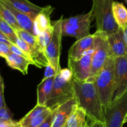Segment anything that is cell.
<instances>
[{
    "label": "cell",
    "instance_id": "obj_1",
    "mask_svg": "<svg viewBox=\"0 0 127 127\" xmlns=\"http://www.w3.org/2000/svg\"><path fill=\"white\" fill-rule=\"evenodd\" d=\"M73 83L78 105L85 111L91 120L104 123V108L93 78L81 80L73 78Z\"/></svg>",
    "mask_w": 127,
    "mask_h": 127
},
{
    "label": "cell",
    "instance_id": "obj_2",
    "mask_svg": "<svg viewBox=\"0 0 127 127\" xmlns=\"http://www.w3.org/2000/svg\"><path fill=\"white\" fill-rule=\"evenodd\" d=\"M73 98L74 90L72 72L69 68H62L55 75L52 90L45 106L53 111Z\"/></svg>",
    "mask_w": 127,
    "mask_h": 127
},
{
    "label": "cell",
    "instance_id": "obj_3",
    "mask_svg": "<svg viewBox=\"0 0 127 127\" xmlns=\"http://www.w3.org/2000/svg\"><path fill=\"white\" fill-rule=\"evenodd\" d=\"M115 59L108 57L100 71L93 78L100 97L104 112L110 107L115 88Z\"/></svg>",
    "mask_w": 127,
    "mask_h": 127
},
{
    "label": "cell",
    "instance_id": "obj_4",
    "mask_svg": "<svg viewBox=\"0 0 127 127\" xmlns=\"http://www.w3.org/2000/svg\"><path fill=\"white\" fill-rule=\"evenodd\" d=\"M114 0H93L92 11L94 14L97 31L109 35L116 32L120 27L114 19L112 11Z\"/></svg>",
    "mask_w": 127,
    "mask_h": 127
},
{
    "label": "cell",
    "instance_id": "obj_5",
    "mask_svg": "<svg viewBox=\"0 0 127 127\" xmlns=\"http://www.w3.org/2000/svg\"><path fill=\"white\" fill-rule=\"evenodd\" d=\"M94 19L92 10L86 14L62 19V36H71L78 40L89 36L91 23Z\"/></svg>",
    "mask_w": 127,
    "mask_h": 127
},
{
    "label": "cell",
    "instance_id": "obj_6",
    "mask_svg": "<svg viewBox=\"0 0 127 127\" xmlns=\"http://www.w3.org/2000/svg\"><path fill=\"white\" fill-rule=\"evenodd\" d=\"M106 127H123L127 122V90L104 112Z\"/></svg>",
    "mask_w": 127,
    "mask_h": 127
},
{
    "label": "cell",
    "instance_id": "obj_7",
    "mask_svg": "<svg viewBox=\"0 0 127 127\" xmlns=\"http://www.w3.org/2000/svg\"><path fill=\"white\" fill-rule=\"evenodd\" d=\"M94 47L92 56V66L90 77H93L101 70L109 57L107 35L102 31L94 33Z\"/></svg>",
    "mask_w": 127,
    "mask_h": 127
},
{
    "label": "cell",
    "instance_id": "obj_8",
    "mask_svg": "<svg viewBox=\"0 0 127 127\" xmlns=\"http://www.w3.org/2000/svg\"><path fill=\"white\" fill-rule=\"evenodd\" d=\"M63 16L53 22V32L52 40L45 49V54L49 63L58 73L62 70L60 66V56L62 50V22Z\"/></svg>",
    "mask_w": 127,
    "mask_h": 127
},
{
    "label": "cell",
    "instance_id": "obj_9",
    "mask_svg": "<svg viewBox=\"0 0 127 127\" xmlns=\"http://www.w3.org/2000/svg\"><path fill=\"white\" fill-rule=\"evenodd\" d=\"M93 51L85 54L79 59L68 58V68L71 71L73 78L85 80L89 78L91 71Z\"/></svg>",
    "mask_w": 127,
    "mask_h": 127
},
{
    "label": "cell",
    "instance_id": "obj_10",
    "mask_svg": "<svg viewBox=\"0 0 127 127\" xmlns=\"http://www.w3.org/2000/svg\"><path fill=\"white\" fill-rule=\"evenodd\" d=\"M115 88L112 101L127 90V55L115 59Z\"/></svg>",
    "mask_w": 127,
    "mask_h": 127
},
{
    "label": "cell",
    "instance_id": "obj_11",
    "mask_svg": "<svg viewBox=\"0 0 127 127\" xmlns=\"http://www.w3.org/2000/svg\"><path fill=\"white\" fill-rule=\"evenodd\" d=\"M107 42L109 46V57L115 59L127 55V49L124 31L119 28L116 32L107 35Z\"/></svg>",
    "mask_w": 127,
    "mask_h": 127
},
{
    "label": "cell",
    "instance_id": "obj_12",
    "mask_svg": "<svg viewBox=\"0 0 127 127\" xmlns=\"http://www.w3.org/2000/svg\"><path fill=\"white\" fill-rule=\"evenodd\" d=\"M14 44L18 46L21 50L29 56L31 61L33 62L34 65L37 67L41 68L47 67L50 64L48 58L45 54V52L43 50L37 49L28 44L19 37L17 39Z\"/></svg>",
    "mask_w": 127,
    "mask_h": 127
},
{
    "label": "cell",
    "instance_id": "obj_13",
    "mask_svg": "<svg viewBox=\"0 0 127 127\" xmlns=\"http://www.w3.org/2000/svg\"><path fill=\"white\" fill-rule=\"evenodd\" d=\"M94 34L76 41L68 52V58L79 59L94 50Z\"/></svg>",
    "mask_w": 127,
    "mask_h": 127
},
{
    "label": "cell",
    "instance_id": "obj_14",
    "mask_svg": "<svg viewBox=\"0 0 127 127\" xmlns=\"http://www.w3.org/2000/svg\"><path fill=\"white\" fill-rule=\"evenodd\" d=\"M76 103L74 97L52 111L53 118L52 127H64Z\"/></svg>",
    "mask_w": 127,
    "mask_h": 127
},
{
    "label": "cell",
    "instance_id": "obj_15",
    "mask_svg": "<svg viewBox=\"0 0 127 127\" xmlns=\"http://www.w3.org/2000/svg\"><path fill=\"white\" fill-rule=\"evenodd\" d=\"M53 10L54 7L50 5H48L43 7V9L37 15L33 21V31L35 36H37L40 33L52 26L50 21V16Z\"/></svg>",
    "mask_w": 127,
    "mask_h": 127
},
{
    "label": "cell",
    "instance_id": "obj_16",
    "mask_svg": "<svg viewBox=\"0 0 127 127\" xmlns=\"http://www.w3.org/2000/svg\"><path fill=\"white\" fill-rule=\"evenodd\" d=\"M4 4L10 10L13 16L16 18L17 23L19 25L20 27L22 29L28 31L32 34L34 35V31H33V21L27 15L23 12H21L19 10L16 9L8 1L6 0H1ZM35 36V35H34Z\"/></svg>",
    "mask_w": 127,
    "mask_h": 127
},
{
    "label": "cell",
    "instance_id": "obj_17",
    "mask_svg": "<svg viewBox=\"0 0 127 127\" xmlns=\"http://www.w3.org/2000/svg\"><path fill=\"white\" fill-rule=\"evenodd\" d=\"M14 7L29 16L33 21L43 7L30 2L28 0H6Z\"/></svg>",
    "mask_w": 127,
    "mask_h": 127
},
{
    "label": "cell",
    "instance_id": "obj_18",
    "mask_svg": "<svg viewBox=\"0 0 127 127\" xmlns=\"http://www.w3.org/2000/svg\"><path fill=\"white\" fill-rule=\"evenodd\" d=\"M7 64L11 68L20 71L24 75H26L28 72L29 66L34 65L33 62L26 57L11 52L5 58Z\"/></svg>",
    "mask_w": 127,
    "mask_h": 127
},
{
    "label": "cell",
    "instance_id": "obj_19",
    "mask_svg": "<svg viewBox=\"0 0 127 127\" xmlns=\"http://www.w3.org/2000/svg\"><path fill=\"white\" fill-rule=\"evenodd\" d=\"M89 123L87 114L85 111L76 104L72 113L68 118L65 127H86Z\"/></svg>",
    "mask_w": 127,
    "mask_h": 127
},
{
    "label": "cell",
    "instance_id": "obj_20",
    "mask_svg": "<svg viewBox=\"0 0 127 127\" xmlns=\"http://www.w3.org/2000/svg\"><path fill=\"white\" fill-rule=\"evenodd\" d=\"M55 77L42 79V82L37 86V103L40 105L45 106L46 102L51 93L53 87Z\"/></svg>",
    "mask_w": 127,
    "mask_h": 127
},
{
    "label": "cell",
    "instance_id": "obj_21",
    "mask_svg": "<svg viewBox=\"0 0 127 127\" xmlns=\"http://www.w3.org/2000/svg\"><path fill=\"white\" fill-rule=\"evenodd\" d=\"M112 11L114 19L120 28L124 29L127 26V9L122 2L114 1Z\"/></svg>",
    "mask_w": 127,
    "mask_h": 127
},
{
    "label": "cell",
    "instance_id": "obj_22",
    "mask_svg": "<svg viewBox=\"0 0 127 127\" xmlns=\"http://www.w3.org/2000/svg\"><path fill=\"white\" fill-rule=\"evenodd\" d=\"M0 16L12 27L15 32L21 29L12 12L4 4L1 0H0Z\"/></svg>",
    "mask_w": 127,
    "mask_h": 127
},
{
    "label": "cell",
    "instance_id": "obj_23",
    "mask_svg": "<svg viewBox=\"0 0 127 127\" xmlns=\"http://www.w3.org/2000/svg\"><path fill=\"white\" fill-rule=\"evenodd\" d=\"M16 33L19 38L21 39V40L24 41V42H26L28 44L31 45V46H33V47H35L37 49H40L43 50L41 48L39 44H38L37 36H35L34 35L30 33L28 31H26L24 29H22L21 28L16 31Z\"/></svg>",
    "mask_w": 127,
    "mask_h": 127
},
{
    "label": "cell",
    "instance_id": "obj_24",
    "mask_svg": "<svg viewBox=\"0 0 127 127\" xmlns=\"http://www.w3.org/2000/svg\"><path fill=\"white\" fill-rule=\"evenodd\" d=\"M53 32V25L48 27L45 31L40 33L37 36V41L41 48L45 52V49L52 40Z\"/></svg>",
    "mask_w": 127,
    "mask_h": 127
},
{
    "label": "cell",
    "instance_id": "obj_25",
    "mask_svg": "<svg viewBox=\"0 0 127 127\" xmlns=\"http://www.w3.org/2000/svg\"><path fill=\"white\" fill-rule=\"evenodd\" d=\"M48 108V107H47L45 105H40L37 104L32 110L30 111L21 120L19 121V123L20 125L24 124V123H26V122L36 118L38 116L40 115L42 113H43Z\"/></svg>",
    "mask_w": 127,
    "mask_h": 127
},
{
    "label": "cell",
    "instance_id": "obj_26",
    "mask_svg": "<svg viewBox=\"0 0 127 127\" xmlns=\"http://www.w3.org/2000/svg\"><path fill=\"white\" fill-rule=\"evenodd\" d=\"M0 31L7 36L12 43L15 44L18 37L12 27L0 16Z\"/></svg>",
    "mask_w": 127,
    "mask_h": 127
},
{
    "label": "cell",
    "instance_id": "obj_27",
    "mask_svg": "<svg viewBox=\"0 0 127 127\" xmlns=\"http://www.w3.org/2000/svg\"><path fill=\"white\" fill-rule=\"evenodd\" d=\"M12 119V114L7 105L0 108V120H11Z\"/></svg>",
    "mask_w": 127,
    "mask_h": 127
},
{
    "label": "cell",
    "instance_id": "obj_28",
    "mask_svg": "<svg viewBox=\"0 0 127 127\" xmlns=\"http://www.w3.org/2000/svg\"><path fill=\"white\" fill-rule=\"evenodd\" d=\"M9 46H10V49H11V52H12V53H14V54H16L19 55V56H23V57H26V58L29 59L31 60V58L29 57V56L26 53V52H24L22 50H21V49L18 47V46H16V44H13V43H11V44H10Z\"/></svg>",
    "mask_w": 127,
    "mask_h": 127
},
{
    "label": "cell",
    "instance_id": "obj_29",
    "mask_svg": "<svg viewBox=\"0 0 127 127\" xmlns=\"http://www.w3.org/2000/svg\"><path fill=\"white\" fill-rule=\"evenodd\" d=\"M9 46L10 45L7 44L0 42V57L5 59L11 53V52Z\"/></svg>",
    "mask_w": 127,
    "mask_h": 127
},
{
    "label": "cell",
    "instance_id": "obj_30",
    "mask_svg": "<svg viewBox=\"0 0 127 127\" xmlns=\"http://www.w3.org/2000/svg\"><path fill=\"white\" fill-rule=\"evenodd\" d=\"M57 74V73L55 70V68L50 64H49L47 67H45L43 79H46V78H49V77H55Z\"/></svg>",
    "mask_w": 127,
    "mask_h": 127
},
{
    "label": "cell",
    "instance_id": "obj_31",
    "mask_svg": "<svg viewBox=\"0 0 127 127\" xmlns=\"http://www.w3.org/2000/svg\"><path fill=\"white\" fill-rule=\"evenodd\" d=\"M0 127H20V124L14 120H0Z\"/></svg>",
    "mask_w": 127,
    "mask_h": 127
},
{
    "label": "cell",
    "instance_id": "obj_32",
    "mask_svg": "<svg viewBox=\"0 0 127 127\" xmlns=\"http://www.w3.org/2000/svg\"><path fill=\"white\" fill-rule=\"evenodd\" d=\"M53 113H52V112H51L47 116V118L40 125V126L38 127H52V125H53Z\"/></svg>",
    "mask_w": 127,
    "mask_h": 127
},
{
    "label": "cell",
    "instance_id": "obj_33",
    "mask_svg": "<svg viewBox=\"0 0 127 127\" xmlns=\"http://www.w3.org/2000/svg\"><path fill=\"white\" fill-rule=\"evenodd\" d=\"M4 85L3 82L0 85V108L6 106L4 100Z\"/></svg>",
    "mask_w": 127,
    "mask_h": 127
},
{
    "label": "cell",
    "instance_id": "obj_34",
    "mask_svg": "<svg viewBox=\"0 0 127 127\" xmlns=\"http://www.w3.org/2000/svg\"><path fill=\"white\" fill-rule=\"evenodd\" d=\"M0 42H2V43H6L7 44L10 45L12 42H11L8 37L7 36H5L1 31H0Z\"/></svg>",
    "mask_w": 127,
    "mask_h": 127
},
{
    "label": "cell",
    "instance_id": "obj_35",
    "mask_svg": "<svg viewBox=\"0 0 127 127\" xmlns=\"http://www.w3.org/2000/svg\"><path fill=\"white\" fill-rule=\"evenodd\" d=\"M124 31V38H125V43H126L127 46V26L125 27L124 29H122Z\"/></svg>",
    "mask_w": 127,
    "mask_h": 127
},
{
    "label": "cell",
    "instance_id": "obj_36",
    "mask_svg": "<svg viewBox=\"0 0 127 127\" xmlns=\"http://www.w3.org/2000/svg\"><path fill=\"white\" fill-rule=\"evenodd\" d=\"M3 78H2V77H1V74H0V85H1V84H2V83H3Z\"/></svg>",
    "mask_w": 127,
    "mask_h": 127
},
{
    "label": "cell",
    "instance_id": "obj_37",
    "mask_svg": "<svg viewBox=\"0 0 127 127\" xmlns=\"http://www.w3.org/2000/svg\"><path fill=\"white\" fill-rule=\"evenodd\" d=\"M125 1H126V2L127 3V0H125Z\"/></svg>",
    "mask_w": 127,
    "mask_h": 127
},
{
    "label": "cell",
    "instance_id": "obj_38",
    "mask_svg": "<svg viewBox=\"0 0 127 127\" xmlns=\"http://www.w3.org/2000/svg\"><path fill=\"white\" fill-rule=\"evenodd\" d=\"M20 127H22V126H21V125H20Z\"/></svg>",
    "mask_w": 127,
    "mask_h": 127
},
{
    "label": "cell",
    "instance_id": "obj_39",
    "mask_svg": "<svg viewBox=\"0 0 127 127\" xmlns=\"http://www.w3.org/2000/svg\"></svg>",
    "mask_w": 127,
    "mask_h": 127
}]
</instances>
